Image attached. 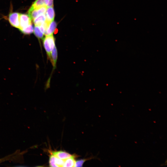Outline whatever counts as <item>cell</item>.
Returning a JSON list of instances; mask_svg holds the SVG:
<instances>
[{
    "mask_svg": "<svg viewBox=\"0 0 167 167\" xmlns=\"http://www.w3.org/2000/svg\"><path fill=\"white\" fill-rule=\"evenodd\" d=\"M43 43L48 58L50 60L51 51L55 46V39L53 34L46 36L43 39Z\"/></svg>",
    "mask_w": 167,
    "mask_h": 167,
    "instance_id": "obj_1",
    "label": "cell"
},
{
    "mask_svg": "<svg viewBox=\"0 0 167 167\" xmlns=\"http://www.w3.org/2000/svg\"><path fill=\"white\" fill-rule=\"evenodd\" d=\"M33 32L37 38L40 39L43 38L44 33L41 31L39 26L35 25Z\"/></svg>",
    "mask_w": 167,
    "mask_h": 167,
    "instance_id": "obj_11",
    "label": "cell"
},
{
    "mask_svg": "<svg viewBox=\"0 0 167 167\" xmlns=\"http://www.w3.org/2000/svg\"><path fill=\"white\" fill-rule=\"evenodd\" d=\"M57 26V24L55 22L53 21L49 24L46 30L44 32L46 36L53 34Z\"/></svg>",
    "mask_w": 167,
    "mask_h": 167,
    "instance_id": "obj_7",
    "label": "cell"
},
{
    "mask_svg": "<svg viewBox=\"0 0 167 167\" xmlns=\"http://www.w3.org/2000/svg\"><path fill=\"white\" fill-rule=\"evenodd\" d=\"M51 153L54 156L63 160H65L73 155L69 153L62 151H53L51 152Z\"/></svg>",
    "mask_w": 167,
    "mask_h": 167,
    "instance_id": "obj_6",
    "label": "cell"
},
{
    "mask_svg": "<svg viewBox=\"0 0 167 167\" xmlns=\"http://www.w3.org/2000/svg\"><path fill=\"white\" fill-rule=\"evenodd\" d=\"M19 14L17 12L10 13L9 15L8 20L11 24L13 27L19 28Z\"/></svg>",
    "mask_w": 167,
    "mask_h": 167,
    "instance_id": "obj_4",
    "label": "cell"
},
{
    "mask_svg": "<svg viewBox=\"0 0 167 167\" xmlns=\"http://www.w3.org/2000/svg\"><path fill=\"white\" fill-rule=\"evenodd\" d=\"M31 19L28 14H19V30L31 24Z\"/></svg>",
    "mask_w": 167,
    "mask_h": 167,
    "instance_id": "obj_3",
    "label": "cell"
},
{
    "mask_svg": "<svg viewBox=\"0 0 167 167\" xmlns=\"http://www.w3.org/2000/svg\"><path fill=\"white\" fill-rule=\"evenodd\" d=\"M55 162L57 167H63L64 163V160L60 159L55 156Z\"/></svg>",
    "mask_w": 167,
    "mask_h": 167,
    "instance_id": "obj_14",
    "label": "cell"
},
{
    "mask_svg": "<svg viewBox=\"0 0 167 167\" xmlns=\"http://www.w3.org/2000/svg\"><path fill=\"white\" fill-rule=\"evenodd\" d=\"M86 160V159H81L76 161L74 167H82L84 163Z\"/></svg>",
    "mask_w": 167,
    "mask_h": 167,
    "instance_id": "obj_16",
    "label": "cell"
},
{
    "mask_svg": "<svg viewBox=\"0 0 167 167\" xmlns=\"http://www.w3.org/2000/svg\"><path fill=\"white\" fill-rule=\"evenodd\" d=\"M45 14L46 21L50 23L54 20L55 13L53 6L48 7Z\"/></svg>",
    "mask_w": 167,
    "mask_h": 167,
    "instance_id": "obj_5",
    "label": "cell"
},
{
    "mask_svg": "<svg viewBox=\"0 0 167 167\" xmlns=\"http://www.w3.org/2000/svg\"><path fill=\"white\" fill-rule=\"evenodd\" d=\"M55 156L51 154L49 158V166L50 167H57L55 164Z\"/></svg>",
    "mask_w": 167,
    "mask_h": 167,
    "instance_id": "obj_15",
    "label": "cell"
},
{
    "mask_svg": "<svg viewBox=\"0 0 167 167\" xmlns=\"http://www.w3.org/2000/svg\"><path fill=\"white\" fill-rule=\"evenodd\" d=\"M45 21L46 17L45 14L39 15L33 19V23L35 25L39 26Z\"/></svg>",
    "mask_w": 167,
    "mask_h": 167,
    "instance_id": "obj_10",
    "label": "cell"
},
{
    "mask_svg": "<svg viewBox=\"0 0 167 167\" xmlns=\"http://www.w3.org/2000/svg\"><path fill=\"white\" fill-rule=\"evenodd\" d=\"M53 0H49V3L47 6L48 7L53 6Z\"/></svg>",
    "mask_w": 167,
    "mask_h": 167,
    "instance_id": "obj_17",
    "label": "cell"
},
{
    "mask_svg": "<svg viewBox=\"0 0 167 167\" xmlns=\"http://www.w3.org/2000/svg\"><path fill=\"white\" fill-rule=\"evenodd\" d=\"M75 157V155H73L71 157L64 160V163L63 167H74L76 161Z\"/></svg>",
    "mask_w": 167,
    "mask_h": 167,
    "instance_id": "obj_9",
    "label": "cell"
},
{
    "mask_svg": "<svg viewBox=\"0 0 167 167\" xmlns=\"http://www.w3.org/2000/svg\"><path fill=\"white\" fill-rule=\"evenodd\" d=\"M57 57V50L56 47L55 46L51 51L50 59L51 62L54 68L56 67Z\"/></svg>",
    "mask_w": 167,
    "mask_h": 167,
    "instance_id": "obj_8",
    "label": "cell"
},
{
    "mask_svg": "<svg viewBox=\"0 0 167 167\" xmlns=\"http://www.w3.org/2000/svg\"><path fill=\"white\" fill-rule=\"evenodd\" d=\"M43 6H46L45 0H36L32 6L34 8H38Z\"/></svg>",
    "mask_w": 167,
    "mask_h": 167,
    "instance_id": "obj_12",
    "label": "cell"
},
{
    "mask_svg": "<svg viewBox=\"0 0 167 167\" xmlns=\"http://www.w3.org/2000/svg\"><path fill=\"white\" fill-rule=\"evenodd\" d=\"M33 27L32 24L20 30L22 33L25 34H31L33 32Z\"/></svg>",
    "mask_w": 167,
    "mask_h": 167,
    "instance_id": "obj_13",
    "label": "cell"
},
{
    "mask_svg": "<svg viewBox=\"0 0 167 167\" xmlns=\"http://www.w3.org/2000/svg\"><path fill=\"white\" fill-rule=\"evenodd\" d=\"M47 7L43 6L38 8H34L32 6L28 11V15L32 19H33L38 16L45 14Z\"/></svg>",
    "mask_w": 167,
    "mask_h": 167,
    "instance_id": "obj_2",
    "label": "cell"
}]
</instances>
